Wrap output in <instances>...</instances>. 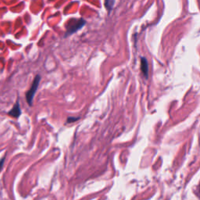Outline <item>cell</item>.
<instances>
[{
    "label": "cell",
    "mask_w": 200,
    "mask_h": 200,
    "mask_svg": "<svg viewBox=\"0 0 200 200\" xmlns=\"http://www.w3.org/2000/svg\"><path fill=\"white\" fill-rule=\"evenodd\" d=\"M85 24H86V22L83 19H71L67 25H65L66 28H67V32L65 34V37L71 35V34H74L81 28H82L85 26Z\"/></svg>",
    "instance_id": "obj_1"
},
{
    "label": "cell",
    "mask_w": 200,
    "mask_h": 200,
    "mask_svg": "<svg viewBox=\"0 0 200 200\" xmlns=\"http://www.w3.org/2000/svg\"><path fill=\"white\" fill-rule=\"evenodd\" d=\"M40 80H41L40 76H39V75H37L36 77H34V81H33L31 87H30V88L29 89L28 91H27L26 93L27 102H28V103L30 106H31V104H32L33 99H34V95H35L37 89H38V87H39Z\"/></svg>",
    "instance_id": "obj_2"
},
{
    "label": "cell",
    "mask_w": 200,
    "mask_h": 200,
    "mask_svg": "<svg viewBox=\"0 0 200 200\" xmlns=\"http://www.w3.org/2000/svg\"><path fill=\"white\" fill-rule=\"evenodd\" d=\"M21 114V110H20V105H19L18 102H16V104L13 106V109H11V111L9 112V115H10L11 117H19V116Z\"/></svg>",
    "instance_id": "obj_3"
},
{
    "label": "cell",
    "mask_w": 200,
    "mask_h": 200,
    "mask_svg": "<svg viewBox=\"0 0 200 200\" xmlns=\"http://www.w3.org/2000/svg\"><path fill=\"white\" fill-rule=\"evenodd\" d=\"M141 69H142V71L144 75L147 77L148 72H149V67H148V63L146 58H142V59H141Z\"/></svg>",
    "instance_id": "obj_4"
},
{
    "label": "cell",
    "mask_w": 200,
    "mask_h": 200,
    "mask_svg": "<svg viewBox=\"0 0 200 200\" xmlns=\"http://www.w3.org/2000/svg\"><path fill=\"white\" fill-rule=\"evenodd\" d=\"M114 5V0H105V6L108 12H110Z\"/></svg>",
    "instance_id": "obj_5"
},
{
    "label": "cell",
    "mask_w": 200,
    "mask_h": 200,
    "mask_svg": "<svg viewBox=\"0 0 200 200\" xmlns=\"http://www.w3.org/2000/svg\"><path fill=\"white\" fill-rule=\"evenodd\" d=\"M77 120H78L77 117H75V118H74V117H69L68 119H67V123H71V122Z\"/></svg>",
    "instance_id": "obj_6"
},
{
    "label": "cell",
    "mask_w": 200,
    "mask_h": 200,
    "mask_svg": "<svg viewBox=\"0 0 200 200\" xmlns=\"http://www.w3.org/2000/svg\"><path fill=\"white\" fill-rule=\"evenodd\" d=\"M4 161H5V157L1 159V160H0V170H2V166H3V164H4Z\"/></svg>",
    "instance_id": "obj_7"
}]
</instances>
